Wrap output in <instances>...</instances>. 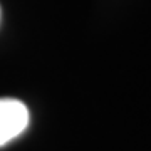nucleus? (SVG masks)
Returning a JSON list of instances; mask_svg holds the SVG:
<instances>
[{"label": "nucleus", "instance_id": "f257e3e1", "mask_svg": "<svg viewBox=\"0 0 151 151\" xmlns=\"http://www.w3.org/2000/svg\"><path fill=\"white\" fill-rule=\"evenodd\" d=\"M30 114L27 106L12 97L0 99V146H5L27 129Z\"/></svg>", "mask_w": 151, "mask_h": 151}]
</instances>
